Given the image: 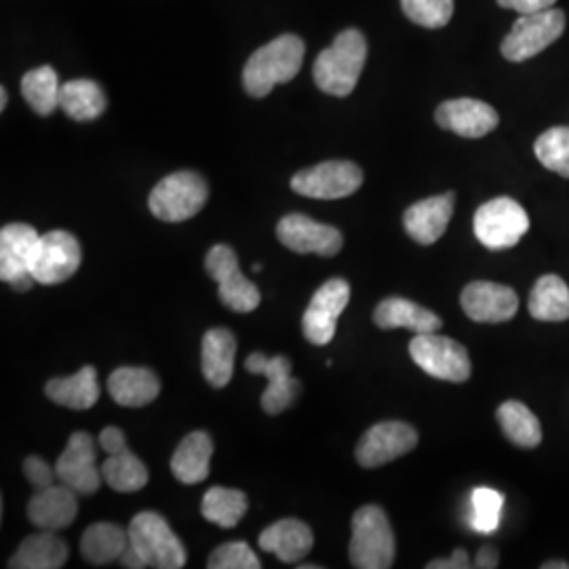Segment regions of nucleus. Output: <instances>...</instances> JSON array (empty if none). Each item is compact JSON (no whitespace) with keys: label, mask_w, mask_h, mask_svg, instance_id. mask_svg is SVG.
I'll use <instances>...</instances> for the list:
<instances>
[{"label":"nucleus","mask_w":569,"mask_h":569,"mask_svg":"<svg viewBox=\"0 0 569 569\" xmlns=\"http://www.w3.org/2000/svg\"><path fill=\"white\" fill-rule=\"evenodd\" d=\"M367 41L363 32L342 30L331 47L323 49L315 61L312 77L317 87L333 98H346L355 91L366 68Z\"/></svg>","instance_id":"1"},{"label":"nucleus","mask_w":569,"mask_h":569,"mask_svg":"<svg viewBox=\"0 0 569 569\" xmlns=\"http://www.w3.org/2000/svg\"><path fill=\"white\" fill-rule=\"evenodd\" d=\"M305 41L283 34L260 47L243 68L244 91L251 98H266L277 84L293 81L305 61Z\"/></svg>","instance_id":"2"},{"label":"nucleus","mask_w":569,"mask_h":569,"mask_svg":"<svg viewBox=\"0 0 569 569\" xmlns=\"http://www.w3.org/2000/svg\"><path fill=\"white\" fill-rule=\"evenodd\" d=\"M395 552L397 542L387 512L376 505L357 510L352 517V536L348 547L352 568H392Z\"/></svg>","instance_id":"3"},{"label":"nucleus","mask_w":569,"mask_h":569,"mask_svg":"<svg viewBox=\"0 0 569 569\" xmlns=\"http://www.w3.org/2000/svg\"><path fill=\"white\" fill-rule=\"evenodd\" d=\"M209 199L207 182L194 171H176L157 183L148 197V207L161 222H186L201 213Z\"/></svg>","instance_id":"4"},{"label":"nucleus","mask_w":569,"mask_h":569,"mask_svg":"<svg viewBox=\"0 0 569 569\" xmlns=\"http://www.w3.org/2000/svg\"><path fill=\"white\" fill-rule=\"evenodd\" d=\"M129 542L142 555L148 568L182 569L186 549L161 515L143 510L129 523Z\"/></svg>","instance_id":"5"},{"label":"nucleus","mask_w":569,"mask_h":569,"mask_svg":"<svg viewBox=\"0 0 569 569\" xmlns=\"http://www.w3.org/2000/svg\"><path fill=\"white\" fill-rule=\"evenodd\" d=\"M566 23H568L566 13L552 7L538 13L521 16L512 23L500 51L509 61L519 63V61L531 60L563 34Z\"/></svg>","instance_id":"6"},{"label":"nucleus","mask_w":569,"mask_h":569,"mask_svg":"<svg viewBox=\"0 0 569 569\" xmlns=\"http://www.w3.org/2000/svg\"><path fill=\"white\" fill-rule=\"evenodd\" d=\"M529 230L526 209L510 197H498L481 204L475 213V234L491 251H502L519 243Z\"/></svg>","instance_id":"7"},{"label":"nucleus","mask_w":569,"mask_h":569,"mask_svg":"<svg viewBox=\"0 0 569 569\" xmlns=\"http://www.w3.org/2000/svg\"><path fill=\"white\" fill-rule=\"evenodd\" d=\"M409 355L416 366L437 380L467 382L472 371L467 348L453 338L439 336V331L416 336L409 345Z\"/></svg>","instance_id":"8"},{"label":"nucleus","mask_w":569,"mask_h":569,"mask_svg":"<svg viewBox=\"0 0 569 569\" xmlns=\"http://www.w3.org/2000/svg\"><path fill=\"white\" fill-rule=\"evenodd\" d=\"M207 274L220 287V300L234 312H253L260 302V289L251 283L241 268L232 247L213 244L204 258Z\"/></svg>","instance_id":"9"},{"label":"nucleus","mask_w":569,"mask_h":569,"mask_svg":"<svg viewBox=\"0 0 569 569\" xmlns=\"http://www.w3.org/2000/svg\"><path fill=\"white\" fill-rule=\"evenodd\" d=\"M363 186V169L350 161H327L291 178V190L319 201H336L355 194Z\"/></svg>","instance_id":"10"},{"label":"nucleus","mask_w":569,"mask_h":569,"mask_svg":"<svg viewBox=\"0 0 569 569\" xmlns=\"http://www.w3.org/2000/svg\"><path fill=\"white\" fill-rule=\"evenodd\" d=\"M81 243L66 230H51L39 237L30 272L41 284H60L68 281L81 268Z\"/></svg>","instance_id":"11"},{"label":"nucleus","mask_w":569,"mask_h":569,"mask_svg":"<svg viewBox=\"0 0 569 569\" xmlns=\"http://www.w3.org/2000/svg\"><path fill=\"white\" fill-rule=\"evenodd\" d=\"M56 472L60 483L74 489L77 493H98V489L102 488V468H98V451L89 432L79 430L68 439V446L56 462Z\"/></svg>","instance_id":"12"},{"label":"nucleus","mask_w":569,"mask_h":569,"mask_svg":"<svg viewBox=\"0 0 569 569\" xmlns=\"http://www.w3.org/2000/svg\"><path fill=\"white\" fill-rule=\"evenodd\" d=\"M350 302V284L345 279H329L312 296L302 317L305 338L315 346H326L333 340L338 319Z\"/></svg>","instance_id":"13"},{"label":"nucleus","mask_w":569,"mask_h":569,"mask_svg":"<svg viewBox=\"0 0 569 569\" xmlns=\"http://www.w3.org/2000/svg\"><path fill=\"white\" fill-rule=\"evenodd\" d=\"M39 232L28 224H7L0 230V279L16 291H30L37 283L30 262Z\"/></svg>","instance_id":"14"},{"label":"nucleus","mask_w":569,"mask_h":569,"mask_svg":"<svg viewBox=\"0 0 569 569\" xmlns=\"http://www.w3.org/2000/svg\"><path fill=\"white\" fill-rule=\"evenodd\" d=\"M279 241L296 253H315L321 258H333L342 251L345 237L338 228L321 224L302 213H289L277 224Z\"/></svg>","instance_id":"15"},{"label":"nucleus","mask_w":569,"mask_h":569,"mask_svg":"<svg viewBox=\"0 0 569 569\" xmlns=\"http://www.w3.org/2000/svg\"><path fill=\"white\" fill-rule=\"evenodd\" d=\"M418 446V432L407 422H380L367 430L357 446V462L363 468L385 467Z\"/></svg>","instance_id":"16"},{"label":"nucleus","mask_w":569,"mask_h":569,"mask_svg":"<svg viewBox=\"0 0 569 569\" xmlns=\"http://www.w3.org/2000/svg\"><path fill=\"white\" fill-rule=\"evenodd\" d=\"M462 310L475 323H505L519 310V298L507 284L472 281L460 298Z\"/></svg>","instance_id":"17"},{"label":"nucleus","mask_w":569,"mask_h":569,"mask_svg":"<svg viewBox=\"0 0 569 569\" xmlns=\"http://www.w3.org/2000/svg\"><path fill=\"white\" fill-rule=\"evenodd\" d=\"M244 367L253 376H266L268 387L262 395V409L268 416H279L300 395V382L291 376V361L287 357H264L262 352L249 355Z\"/></svg>","instance_id":"18"},{"label":"nucleus","mask_w":569,"mask_h":569,"mask_svg":"<svg viewBox=\"0 0 569 569\" xmlns=\"http://www.w3.org/2000/svg\"><path fill=\"white\" fill-rule=\"evenodd\" d=\"M435 119L441 129L468 140L488 136L500 122L498 112L489 103L470 100V98L441 103L435 112Z\"/></svg>","instance_id":"19"},{"label":"nucleus","mask_w":569,"mask_h":569,"mask_svg":"<svg viewBox=\"0 0 569 569\" xmlns=\"http://www.w3.org/2000/svg\"><path fill=\"white\" fill-rule=\"evenodd\" d=\"M453 203H456V194L446 192V194L430 197L420 203L411 204L403 216L407 234L416 243H437L448 230L449 220L453 216Z\"/></svg>","instance_id":"20"},{"label":"nucleus","mask_w":569,"mask_h":569,"mask_svg":"<svg viewBox=\"0 0 569 569\" xmlns=\"http://www.w3.org/2000/svg\"><path fill=\"white\" fill-rule=\"evenodd\" d=\"M79 515L77 491L68 486H51L39 489L28 502V519L37 528L60 531L70 528Z\"/></svg>","instance_id":"21"},{"label":"nucleus","mask_w":569,"mask_h":569,"mask_svg":"<svg viewBox=\"0 0 569 569\" xmlns=\"http://www.w3.org/2000/svg\"><path fill=\"white\" fill-rule=\"evenodd\" d=\"M315 533L300 519H281L260 533V547L283 563L302 561L312 550Z\"/></svg>","instance_id":"22"},{"label":"nucleus","mask_w":569,"mask_h":569,"mask_svg":"<svg viewBox=\"0 0 569 569\" xmlns=\"http://www.w3.org/2000/svg\"><path fill=\"white\" fill-rule=\"evenodd\" d=\"M234 357H237V338L224 327H213L203 336L201 345V367L204 380L213 388H224L230 385L234 373Z\"/></svg>","instance_id":"23"},{"label":"nucleus","mask_w":569,"mask_h":569,"mask_svg":"<svg viewBox=\"0 0 569 569\" xmlns=\"http://www.w3.org/2000/svg\"><path fill=\"white\" fill-rule=\"evenodd\" d=\"M373 323L380 329H409L416 336L435 333L443 327L441 317L406 298H387L380 302L373 312Z\"/></svg>","instance_id":"24"},{"label":"nucleus","mask_w":569,"mask_h":569,"mask_svg":"<svg viewBox=\"0 0 569 569\" xmlns=\"http://www.w3.org/2000/svg\"><path fill=\"white\" fill-rule=\"evenodd\" d=\"M108 390L119 406L143 407L159 397L161 382L148 367H119L108 378Z\"/></svg>","instance_id":"25"},{"label":"nucleus","mask_w":569,"mask_h":569,"mask_svg":"<svg viewBox=\"0 0 569 569\" xmlns=\"http://www.w3.org/2000/svg\"><path fill=\"white\" fill-rule=\"evenodd\" d=\"M68 561V545L56 531L41 529L28 536L9 559L11 569H60Z\"/></svg>","instance_id":"26"},{"label":"nucleus","mask_w":569,"mask_h":569,"mask_svg":"<svg viewBox=\"0 0 569 569\" xmlns=\"http://www.w3.org/2000/svg\"><path fill=\"white\" fill-rule=\"evenodd\" d=\"M213 456V441L204 430L190 432L171 458V472L186 486L201 483L209 477Z\"/></svg>","instance_id":"27"},{"label":"nucleus","mask_w":569,"mask_h":569,"mask_svg":"<svg viewBox=\"0 0 569 569\" xmlns=\"http://www.w3.org/2000/svg\"><path fill=\"white\" fill-rule=\"evenodd\" d=\"M44 395L61 407L84 411L98 403L100 399V385H98V371L93 366H84L81 371L68 378L49 380L44 387Z\"/></svg>","instance_id":"28"},{"label":"nucleus","mask_w":569,"mask_h":569,"mask_svg":"<svg viewBox=\"0 0 569 569\" xmlns=\"http://www.w3.org/2000/svg\"><path fill=\"white\" fill-rule=\"evenodd\" d=\"M529 315L536 321L561 323L569 319V287L557 274L540 277L529 293Z\"/></svg>","instance_id":"29"},{"label":"nucleus","mask_w":569,"mask_h":569,"mask_svg":"<svg viewBox=\"0 0 569 569\" xmlns=\"http://www.w3.org/2000/svg\"><path fill=\"white\" fill-rule=\"evenodd\" d=\"M106 93L96 81L77 79L61 84L60 108L72 121H96L106 112Z\"/></svg>","instance_id":"30"},{"label":"nucleus","mask_w":569,"mask_h":569,"mask_svg":"<svg viewBox=\"0 0 569 569\" xmlns=\"http://www.w3.org/2000/svg\"><path fill=\"white\" fill-rule=\"evenodd\" d=\"M129 545V531L114 523H96L84 529L81 538L82 559L89 566H108L119 561Z\"/></svg>","instance_id":"31"},{"label":"nucleus","mask_w":569,"mask_h":569,"mask_svg":"<svg viewBox=\"0 0 569 569\" xmlns=\"http://www.w3.org/2000/svg\"><path fill=\"white\" fill-rule=\"evenodd\" d=\"M103 483L119 493H133L148 486V468L129 448L108 453L102 465Z\"/></svg>","instance_id":"32"},{"label":"nucleus","mask_w":569,"mask_h":569,"mask_svg":"<svg viewBox=\"0 0 569 569\" xmlns=\"http://www.w3.org/2000/svg\"><path fill=\"white\" fill-rule=\"evenodd\" d=\"M498 422L512 446L538 448L542 443V427L536 413L521 401H507L498 407Z\"/></svg>","instance_id":"33"},{"label":"nucleus","mask_w":569,"mask_h":569,"mask_svg":"<svg viewBox=\"0 0 569 569\" xmlns=\"http://www.w3.org/2000/svg\"><path fill=\"white\" fill-rule=\"evenodd\" d=\"M60 79L51 66L34 68L21 79L23 100L41 117H49L60 108Z\"/></svg>","instance_id":"34"},{"label":"nucleus","mask_w":569,"mask_h":569,"mask_svg":"<svg viewBox=\"0 0 569 569\" xmlns=\"http://www.w3.org/2000/svg\"><path fill=\"white\" fill-rule=\"evenodd\" d=\"M201 512L213 526L230 529L239 526L247 512V496L239 489L211 488L204 493Z\"/></svg>","instance_id":"35"},{"label":"nucleus","mask_w":569,"mask_h":569,"mask_svg":"<svg viewBox=\"0 0 569 569\" xmlns=\"http://www.w3.org/2000/svg\"><path fill=\"white\" fill-rule=\"evenodd\" d=\"M533 152L547 169L569 180V127L545 131L533 143Z\"/></svg>","instance_id":"36"},{"label":"nucleus","mask_w":569,"mask_h":569,"mask_svg":"<svg viewBox=\"0 0 569 569\" xmlns=\"http://www.w3.org/2000/svg\"><path fill=\"white\" fill-rule=\"evenodd\" d=\"M407 20L422 28H443L453 16V0H401Z\"/></svg>","instance_id":"37"},{"label":"nucleus","mask_w":569,"mask_h":569,"mask_svg":"<svg viewBox=\"0 0 569 569\" xmlns=\"http://www.w3.org/2000/svg\"><path fill=\"white\" fill-rule=\"evenodd\" d=\"M505 498L500 491L493 489L479 488L472 491V515H470V526L477 531L491 533L500 523V512H502Z\"/></svg>","instance_id":"38"},{"label":"nucleus","mask_w":569,"mask_h":569,"mask_svg":"<svg viewBox=\"0 0 569 569\" xmlns=\"http://www.w3.org/2000/svg\"><path fill=\"white\" fill-rule=\"evenodd\" d=\"M209 569H260L262 563L258 555L249 549L247 542H226L213 550L207 559Z\"/></svg>","instance_id":"39"},{"label":"nucleus","mask_w":569,"mask_h":569,"mask_svg":"<svg viewBox=\"0 0 569 569\" xmlns=\"http://www.w3.org/2000/svg\"><path fill=\"white\" fill-rule=\"evenodd\" d=\"M23 475L26 479L37 489L51 488L56 486V468L49 467L39 456H30L23 460Z\"/></svg>","instance_id":"40"},{"label":"nucleus","mask_w":569,"mask_h":569,"mask_svg":"<svg viewBox=\"0 0 569 569\" xmlns=\"http://www.w3.org/2000/svg\"><path fill=\"white\" fill-rule=\"evenodd\" d=\"M555 2L557 0H498V4L502 9H512L519 16H529V13L545 11V9H550Z\"/></svg>","instance_id":"41"},{"label":"nucleus","mask_w":569,"mask_h":569,"mask_svg":"<svg viewBox=\"0 0 569 569\" xmlns=\"http://www.w3.org/2000/svg\"><path fill=\"white\" fill-rule=\"evenodd\" d=\"M475 563H470V557L465 549L453 550V555L449 559H435L428 563V569H468Z\"/></svg>","instance_id":"42"},{"label":"nucleus","mask_w":569,"mask_h":569,"mask_svg":"<svg viewBox=\"0 0 569 569\" xmlns=\"http://www.w3.org/2000/svg\"><path fill=\"white\" fill-rule=\"evenodd\" d=\"M98 443L102 446L106 453H112V451L127 448V439H124L121 428L117 427L103 428L102 432H100V441H98Z\"/></svg>","instance_id":"43"},{"label":"nucleus","mask_w":569,"mask_h":569,"mask_svg":"<svg viewBox=\"0 0 569 569\" xmlns=\"http://www.w3.org/2000/svg\"><path fill=\"white\" fill-rule=\"evenodd\" d=\"M500 566V552L493 547H481L475 557V568L493 569Z\"/></svg>","instance_id":"44"},{"label":"nucleus","mask_w":569,"mask_h":569,"mask_svg":"<svg viewBox=\"0 0 569 569\" xmlns=\"http://www.w3.org/2000/svg\"><path fill=\"white\" fill-rule=\"evenodd\" d=\"M119 563H121L122 568L127 569H143L148 568L146 566V561L142 559V555L136 550V547L129 542L127 545V549L121 555V559H119Z\"/></svg>","instance_id":"45"},{"label":"nucleus","mask_w":569,"mask_h":569,"mask_svg":"<svg viewBox=\"0 0 569 569\" xmlns=\"http://www.w3.org/2000/svg\"><path fill=\"white\" fill-rule=\"evenodd\" d=\"M542 569H569L568 561H549V563H545Z\"/></svg>","instance_id":"46"},{"label":"nucleus","mask_w":569,"mask_h":569,"mask_svg":"<svg viewBox=\"0 0 569 569\" xmlns=\"http://www.w3.org/2000/svg\"><path fill=\"white\" fill-rule=\"evenodd\" d=\"M7 102H9V96H7V89L2 87V89H0V110L7 108Z\"/></svg>","instance_id":"47"},{"label":"nucleus","mask_w":569,"mask_h":569,"mask_svg":"<svg viewBox=\"0 0 569 569\" xmlns=\"http://www.w3.org/2000/svg\"><path fill=\"white\" fill-rule=\"evenodd\" d=\"M321 566H300V569H319Z\"/></svg>","instance_id":"48"},{"label":"nucleus","mask_w":569,"mask_h":569,"mask_svg":"<svg viewBox=\"0 0 569 569\" xmlns=\"http://www.w3.org/2000/svg\"><path fill=\"white\" fill-rule=\"evenodd\" d=\"M262 270V264H253V272H260Z\"/></svg>","instance_id":"49"}]
</instances>
